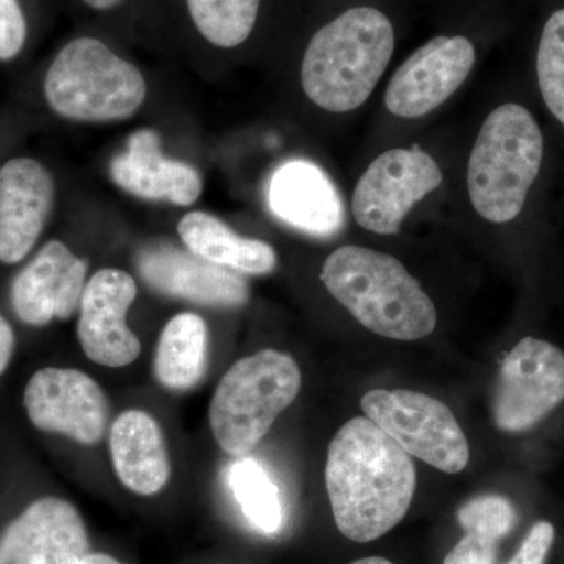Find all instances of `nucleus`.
I'll use <instances>...</instances> for the list:
<instances>
[{
	"label": "nucleus",
	"instance_id": "1",
	"mask_svg": "<svg viewBox=\"0 0 564 564\" xmlns=\"http://www.w3.org/2000/svg\"><path fill=\"white\" fill-rule=\"evenodd\" d=\"M325 484L339 532L370 543L403 521L417 478L413 459L388 433L355 417L329 444Z\"/></svg>",
	"mask_w": 564,
	"mask_h": 564
},
{
	"label": "nucleus",
	"instance_id": "2",
	"mask_svg": "<svg viewBox=\"0 0 564 564\" xmlns=\"http://www.w3.org/2000/svg\"><path fill=\"white\" fill-rule=\"evenodd\" d=\"M395 32L373 7H355L314 33L302 63L307 98L326 111L347 113L372 95L391 63Z\"/></svg>",
	"mask_w": 564,
	"mask_h": 564
},
{
	"label": "nucleus",
	"instance_id": "3",
	"mask_svg": "<svg viewBox=\"0 0 564 564\" xmlns=\"http://www.w3.org/2000/svg\"><path fill=\"white\" fill-rule=\"evenodd\" d=\"M322 282L364 328L395 340H419L437 325L436 307L399 259L370 248H337Z\"/></svg>",
	"mask_w": 564,
	"mask_h": 564
},
{
	"label": "nucleus",
	"instance_id": "4",
	"mask_svg": "<svg viewBox=\"0 0 564 564\" xmlns=\"http://www.w3.org/2000/svg\"><path fill=\"white\" fill-rule=\"evenodd\" d=\"M543 155V132L525 107L510 102L491 111L467 166V191L475 212L494 225L519 217Z\"/></svg>",
	"mask_w": 564,
	"mask_h": 564
},
{
	"label": "nucleus",
	"instance_id": "5",
	"mask_svg": "<svg viewBox=\"0 0 564 564\" xmlns=\"http://www.w3.org/2000/svg\"><path fill=\"white\" fill-rule=\"evenodd\" d=\"M300 389L299 364L285 352L262 350L234 364L210 400V430L218 447L234 456L250 454Z\"/></svg>",
	"mask_w": 564,
	"mask_h": 564
},
{
	"label": "nucleus",
	"instance_id": "6",
	"mask_svg": "<svg viewBox=\"0 0 564 564\" xmlns=\"http://www.w3.org/2000/svg\"><path fill=\"white\" fill-rule=\"evenodd\" d=\"M147 80L102 41H69L44 77V96L65 120L110 122L133 117L147 99Z\"/></svg>",
	"mask_w": 564,
	"mask_h": 564
},
{
	"label": "nucleus",
	"instance_id": "7",
	"mask_svg": "<svg viewBox=\"0 0 564 564\" xmlns=\"http://www.w3.org/2000/svg\"><path fill=\"white\" fill-rule=\"evenodd\" d=\"M361 408L408 455L445 474L466 469L469 444L447 404L406 389H375L362 397Z\"/></svg>",
	"mask_w": 564,
	"mask_h": 564
},
{
	"label": "nucleus",
	"instance_id": "8",
	"mask_svg": "<svg viewBox=\"0 0 564 564\" xmlns=\"http://www.w3.org/2000/svg\"><path fill=\"white\" fill-rule=\"evenodd\" d=\"M444 174L421 150L386 151L362 174L352 192V218L366 231L392 236L415 204L437 191Z\"/></svg>",
	"mask_w": 564,
	"mask_h": 564
},
{
	"label": "nucleus",
	"instance_id": "9",
	"mask_svg": "<svg viewBox=\"0 0 564 564\" xmlns=\"http://www.w3.org/2000/svg\"><path fill=\"white\" fill-rule=\"evenodd\" d=\"M564 402V352L545 340L525 337L500 366L494 392L497 429L522 433Z\"/></svg>",
	"mask_w": 564,
	"mask_h": 564
},
{
	"label": "nucleus",
	"instance_id": "10",
	"mask_svg": "<svg viewBox=\"0 0 564 564\" xmlns=\"http://www.w3.org/2000/svg\"><path fill=\"white\" fill-rule=\"evenodd\" d=\"M24 408L40 432L63 434L82 445L98 444L109 425L106 392L77 369L44 367L33 373L25 386Z\"/></svg>",
	"mask_w": 564,
	"mask_h": 564
},
{
	"label": "nucleus",
	"instance_id": "11",
	"mask_svg": "<svg viewBox=\"0 0 564 564\" xmlns=\"http://www.w3.org/2000/svg\"><path fill=\"white\" fill-rule=\"evenodd\" d=\"M475 61L477 52L466 36L430 40L393 73L384 91L386 109L404 120L432 113L462 87Z\"/></svg>",
	"mask_w": 564,
	"mask_h": 564
},
{
	"label": "nucleus",
	"instance_id": "12",
	"mask_svg": "<svg viewBox=\"0 0 564 564\" xmlns=\"http://www.w3.org/2000/svg\"><path fill=\"white\" fill-rule=\"evenodd\" d=\"M135 299V280L128 272L104 269L93 274L82 295L77 323L82 350L90 361L120 369L139 358L140 339L126 322Z\"/></svg>",
	"mask_w": 564,
	"mask_h": 564
},
{
	"label": "nucleus",
	"instance_id": "13",
	"mask_svg": "<svg viewBox=\"0 0 564 564\" xmlns=\"http://www.w3.org/2000/svg\"><path fill=\"white\" fill-rule=\"evenodd\" d=\"M84 519L68 500H35L0 534V564H79L90 554Z\"/></svg>",
	"mask_w": 564,
	"mask_h": 564
},
{
	"label": "nucleus",
	"instance_id": "14",
	"mask_svg": "<svg viewBox=\"0 0 564 564\" xmlns=\"http://www.w3.org/2000/svg\"><path fill=\"white\" fill-rule=\"evenodd\" d=\"M88 263L61 240L44 243L11 284V306L21 322L46 326L79 311Z\"/></svg>",
	"mask_w": 564,
	"mask_h": 564
},
{
	"label": "nucleus",
	"instance_id": "15",
	"mask_svg": "<svg viewBox=\"0 0 564 564\" xmlns=\"http://www.w3.org/2000/svg\"><path fill=\"white\" fill-rule=\"evenodd\" d=\"M137 267L144 282L163 295L212 307H239L250 299L240 274L169 243L143 248Z\"/></svg>",
	"mask_w": 564,
	"mask_h": 564
},
{
	"label": "nucleus",
	"instance_id": "16",
	"mask_svg": "<svg viewBox=\"0 0 564 564\" xmlns=\"http://www.w3.org/2000/svg\"><path fill=\"white\" fill-rule=\"evenodd\" d=\"M55 184L35 159L17 158L0 166V262L28 258L54 206Z\"/></svg>",
	"mask_w": 564,
	"mask_h": 564
},
{
	"label": "nucleus",
	"instance_id": "17",
	"mask_svg": "<svg viewBox=\"0 0 564 564\" xmlns=\"http://www.w3.org/2000/svg\"><path fill=\"white\" fill-rule=\"evenodd\" d=\"M267 198L274 217L299 231L332 237L343 229V198L328 174L314 162L293 159L278 166Z\"/></svg>",
	"mask_w": 564,
	"mask_h": 564
},
{
	"label": "nucleus",
	"instance_id": "18",
	"mask_svg": "<svg viewBox=\"0 0 564 564\" xmlns=\"http://www.w3.org/2000/svg\"><path fill=\"white\" fill-rule=\"evenodd\" d=\"M110 177L122 191L147 202L187 207L203 192L199 173L188 163L165 158L161 139L151 129L132 133L128 148L110 163Z\"/></svg>",
	"mask_w": 564,
	"mask_h": 564
},
{
	"label": "nucleus",
	"instance_id": "19",
	"mask_svg": "<svg viewBox=\"0 0 564 564\" xmlns=\"http://www.w3.org/2000/svg\"><path fill=\"white\" fill-rule=\"evenodd\" d=\"M110 458L129 491L139 496L161 492L172 477V462L161 425L147 411L128 410L111 423Z\"/></svg>",
	"mask_w": 564,
	"mask_h": 564
},
{
	"label": "nucleus",
	"instance_id": "20",
	"mask_svg": "<svg viewBox=\"0 0 564 564\" xmlns=\"http://www.w3.org/2000/svg\"><path fill=\"white\" fill-rule=\"evenodd\" d=\"M177 232L188 250L223 269L245 274H269L276 269L272 245L239 236L207 212L184 215Z\"/></svg>",
	"mask_w": 564,
	"mask_h": 564
},
{
	"label": "nucleus",
	"instance_id": "21",
	"mask_svg": "<svg viewBox=\"0 0 564 564\" xmlns=\"http://www.w3.org/2000/svg\"><path fill=\"white\" fill-rule=\"evenodd\" d=\"M209 356V332L203 317L182 313L166 323L155 350L159 383L170 391H188L203 380Z\"/></svg>",
	"mask_w": 564,
	"mask_h": 564
},
{
	"label": "nucleus",
	"instance_id": "22",
	"mask_svg": "<svg viewBox=\"0 0 564 564\" xmlns=\"http://www.w3.org/2000/svg\"><path fill=\"white\" fill-rule=\"evenodd\" d=\"M228 484L252 529L263 534L280 532L284 521L280 489L261 463L254 458H242L234 463L229 469Z\"/></svg>",
	"mask_w": 564,
	"mask_h": 564
},
{
	"label": "nucleus",
	"instance_id": "23",
	"mask_svg": "<svg viewBox=\"0 0 564 564\" xmlns=\"http://www.w3.org/2000/svg\"><path fill=\"white\" fill-rule=\"evenodd\" d=\"M193 24L214 46L232 50L251 35L261 0H187Z\"/></svg>",
	"mask_w": 564,
	"mask_h": 564
},
{
	"label": "nucleus",
	"instance_id": "24",
	"mask_svg": "<svg viewBox=\"0 0 564 564\" xmlns=\"http://www.w3.org/2000/svg\"><path fill=\"white\" fill-rule=\"evenodd\" d=\"M536 73L545 106L564 124V9L545 22L538 46Z\"/></svg>",
	"mask_w": 564,
	"mask_h": 564
},
{
	"label": "nucleus",
	"instance_id": "25",
	"mask_svg": "<svg viewBox=\"0 0 564 564\" xmlns=\"http://www.w3.org/2000/svg\"><path fill=\"white\" fill-rule=\"evenodd\" d=\"M518 514L510 500L496 494L470 499L458 511V522L464 532L484 534L500 541L514 529Z\"/></svg>",
	"mask_w": 564,
	"mask_h": 564
},
{
	"label": "nucleus",
	"instance_id": "26",
	"mask_svg": "<svg viewBox=\"0 0 564 564\" xmlns=\"http://www.w3.org/2000/svg\"><path fill=\"white\" fill-rule=\"evenodd\" d=\"M28 39V22L18 0H0V62L13 61Z\"/></svg>",
	"mask_w": 564,
	"mask_h": 564
},
{
	"label": "nucleus",
	"instance_id": "27",
	"mask_svg": "<svg viewBox=\"0 0 564 564\" xmlns=\"http://www.w3.org/2000/svg\"><path fill=\"white\" fill-rule=\"evenodd\" d=\"M499 541L484 534L466 532L458 544L448 552L444 564H494Z\"/></svg>",
	"mask_w": 564,
	"mask_h": 564
},
{
	"label": "nucleus",
	"instance_id": "28",
	"mask_svg": "<svg viewBox=\"0 0 564 564\" xmlns=\"http://www.w3.org/2000/svg\"><path fill=\"white\" fill-rule=\"evenodd\" d=\"M555 541V529L551 522H536L527 533L521 547L507 564H544Z\"/></svg>",
	"mask_w": 564,
	"mask_h": 564
},
{
	"label": "nucleus",
	"instance_id": "29",
	"mask_svg": "<svg viewBox=\"0 0 564 564\" xmlns=\"http://www.w3.org/2000/svg\"><path fill=\"white\" fill-rule=\"evenodd\" d=\"M14 351V332L7 318L0 314V377L9 369Z\"/></svg>",
	"mask_w": 564,
	"mask_h": 564
},
{
	"label": "nucleus",
	"instance_id": "30",
	"mask_svg": "<svg viewBox=\"0 0 564 564\" xmlns=\"http://www.w3.org/2000/svg\"><path fill=\"white\" fill-rule=\"evenodd\" d=\"M82 2L87 3L93 10L106 11L115 9V7L120 6L124 0H82Z\"/></svg>",
	"mask_w": 564,
	"mask_h": 564
},
{
	"label": "nucleus",
	"instance_id": "31",
	"mask_svg": "<svg viewBox=\"0 0 564 564\" xmlns=\"http://www.w3.org/2000/svg\"><path fill=\"white\" fill-rule=\"evenodd\" d=\"M79 564H122L117 558L107 554H88Z\"/></svg>",
	"mask_w": 564,
	"mask_h": 564
},
{
	"label": "nucleus",
	"instance_id": "32",
	"mask_svg": "<svg viewBox=\"0 0 564 564\" xmlns=\"http://www.w3.org/2000/svg\"><path fill=\"white\" fill-rule=\"evenodd\" d=\"M351 564H393L389 562V560L383 558V556H367V558L358 560V562Z\"/></svg>",
	"mask_w": 564,
	"mask_h": 564
}]
</instances>
